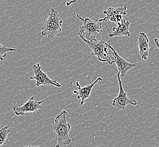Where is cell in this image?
<instances>
[{
  "mask_svg": "<svg viewBox=\"0 0 159 147\" xmlns=\"http://www.w3.org/2000/svg\"><path fill=\"white\" fill-rule=\"evenodd\" d=\"M67 114L66 110H63L55 118L52 129L57 141V147L67 145L71 142L70 138V125L67 120Z\"/></svg>",
  "mask_w": 159,
  "mask_h": 147,
  "instance_id": "obj_1",
  "label": "cell"
},
{
  "mask_svg": "<svg viewBox=\"0 0 159 147\" xmlns=\"http://www.w3.org/2000/svg\"><path fill=\"white\" fill-rule=\"evenodd\" d=\"M77 17L83 22V25L80 28L78 33L80 37L86 40L98 39L102 32V23L99 19L83 18L79 14L77 15Z\"/></svg>",
  "mask_w": 159,
  "mask_h": 147,
  "instance_id": "obj_2",
  "label": "cell"
},
{
  "mask_svg": "<svg viewBox=\"0 0 159 147\" xmlns=\"http://www.w3.org/2000/svg\"><path fill=\"white\" fill-rule=\"evenodd\" d=\"M63 21L57 10L52 9L49 13L48 18L43 21L41 28V36H47L52 39L61 32V25Z\"/></svg>",
  "mask_w": 159,
  "mask_h": 147,
  "instance_id": "obj_3",
  "label": "cell"
},
{
  "mask_svg": "<svg viewBox=\"0 0 159 147\" xmlns=\"http://www.w3.org/2000/svg\"><path fill=\"white\" fill-rule=\"evenodd\" d=\"M89 46L92 50V55L96 56L99 61L107 62L108 64L112 63V53L108 50L107 43L103 40H98L93 39L90 40L82 39Z\"/></svg>",
  "mask_w": 159,
  "mask_h": 147,
  "instance_id": "obj_4",
  "label": "cell"
},
{
  "mask_svg": "<svg viewBox=\"0 0 159 147\" xmlns=\"http://www.w3.org/2000/svg\"><path fill=\"white\" fill-rule=\"evenodd\" d=\"M117 77L119 84V93L116 97L114 98L112 101V106L116 107L117 109L124 111L126 107L128 105H132L135 106L138 104V102L133 99L129 98L127 93L124 91L122 86V82L120 78V74L118 71L117 73Z\"/></svg>",
  "mask_w": 159,
  "mask_h": 147,
  "instance_id": "obj_5",
  "label": "cell"
},
{
  "mask_svg": "<svg viewBox=\"0 0 159 147\" xmlns=\"http://www.w3.org/2000/svg\"><path fill=\"white\" fill-rule=\"evenodd\" d=\"M32 68L34 75V77H30V79L36 81V86L37 87L52 85L55 86L57 88L61 87V85L60 83L55 80L50 79L47 74L42 70L40 63L38 62L36 64H34Z\"/></svg>",
  "mask_w": 159,
  "mask_h": 147,
  "instance_id": "obj_6",
  "label": "cell"
},
{
  "mask_svg": "<svg viewBox=\"0 0 159 147\" xmlns=\"http://www.w3.org/2000/svg\"><path fill=\"white\" fill-rule=\"evenodd\" d=\"M107 46L109 49H111L112 53V63L116 64L117 68L120 74V76L124 77L126 74L131 69L137 66V64H132L127 61L124 58H122L117 53L113 46L111 44L107 43Z\"/></svg>",
  "mask_w": 159,
  "mask_h": 147,
  "instance_id": "obj_7",
  "label": "cell"
},
{
  "mask_svg": "<svg viewBox=\"0 0 159 147\" xmlns=\"http://www.w3.org/2000/svg\"><path fill=\"white\" fill-rule=\"evenodd\" d=\"M44 100L36 101L34 96L30 97L27 101L21 106H15L12 109L14 111L16 116H24L25 114L27 113L35 112L43 107L41 105Z\"/></svg>",
  "mask_w": 159,
  "mask_h": 147,
  "instance_id": "obj_8",
  "label": "cell"
},
{
  "mask_svg": "<svg viewBox=\"0 0 159 147\" xmlns=\"http://www.w3.org/2000/svg\"><path fill=\"white\" fill-rule=\"evenodd\" d=\"M103 12L106 16L104 18L99 19L101 22L103 23L105 21H110L118 23L122 20L123 16L126 14L127 7L125 5L120 7H109Z\"/></svg>",
  "mask_w": 159,
  "mask_h": 147,
  "instance_id": "obj_9",
  "label": "cell"
},
{
  "mask_svg": "<svg viewBox=\"0 0 159 147\" xmlns=\"http://www.w3.org/2000/svg\"><path fill=\"white\" fill-rule=\"evenodd\" d=\"M102 80V78L101 77H99L93 83L83 87L80 86L79 82H76V86L77 87L78 90H74L73 93L76 95L77 98L81 100L80 107H83V105L84 104L86 100L88 99L90 97L92 89L93 88L94 86Z\"/></svg>",
  "mask_w": 159,
  "mask_h": 147,
  "instance_id": "obj_10",
  "label": "cell"
},
{
  "mask_svg": "<svg viewBox=\"0 0 159 147\" xmlns=\"http://www.w3.org/2000/svg\"><path fill=\"white\" fill-rule=\"evenodd\" d=\"M117 27H113L112 28L113 32H111L110 31L109 29L107 28V30L108 32V36L109 37H113L130 36V32L129 31V27L130 23L128 21H126L125 19H122L121 21L117 23Z\"/></svg>",
  "mask_w": 159,
  "mask_h": 147,
  "instance_id": "obj_11",
  "label": "cell"
},
{
  "mask_svg": "<svg viewBox=\"0 0 159 147\" xmlns=\"http://www.w3.org/2000/svg\"><path fill=\"white\" fill-rule=\"evenodd\" d=\"M138 37V46L139 53L141 58L146 61L148 58L150 47L149 46V39L146 34L144 32H140L137 35Z\"/></svg>",
  "mask_w": 159,
  "mask_h": 147,
  "instance_id": "obj_12",
  "label": "cell"
},
{
  "mask_svg": "<svg viewBox=\"0 0 159 147\" xmlns=\"http://www.w3.org/2000/svg\"><path fill=\"white\" fill-rule=\"evenodd\" d=\"M10 132V129L9 126L2 125L0 126V146L6 144L11 145L8 139V135Z\"/></svg>",
  "mask_w": 159,
  "mask_h": 147,
  "instance_id": "obj_13",
  "label": "cell"
},
{
  "mask_svg": "<svg viewBox=\"0 0 159 147\" xmlns=\"http://www.w3.org/2000/svg\"><path fill=\"white\" fill-rule=\"evenodd\" d=\"M12 52H20V49H13L12 48H9L0 43V61H3V59L6 57L7 53Z\"/></svg>",
  "mask_w": 159,
  "mask_h": 147,
  "instance_id": "obj_14",
  "label": "cell"
},
{
  "mask_svg": "<svg viewBox=\"0 0 159 147\" xmlns=\"http://www.w3.org/2000/svg\"><path fill=\"white\" fill-rule=\"evenodd\" d=\"M77 1V0H71V1H67V2H66V6H70L71 4L76 2Z\"/></svg>",
  "mask_w": 159,
  "mask_h": 147,
  "instance_id": "obj_15",
  "label": "cell"
},
{
  "mask_svg": "<svg viewBox=\"0 0 159 147\" xmlns=\"http://www.w3.org/2000/svg\"><path fill=\"white\" fill-rule=\"evenodd\" d=\"M154 42L155 43V45H156V47H157L158 49H159V41H158L157 38H155V39H154Z\"/></svg>",
  "mask_w": 159,
  "mask_h": 147,
  "instance_id": "obj_16",
  "label": "cell"
}]
</instances>
